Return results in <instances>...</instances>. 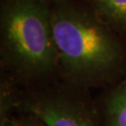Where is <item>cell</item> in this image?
<instances>
[{
	"label": "cell",
	"mask_w": 126,
	"mask_h": 126,
	"mask_svg": "<svg viewBox=\"0 0 126 126\" xmlns=\"http://www.w3.org/2000/svg\"><path fill=\"white\" fill-rule=\"evenodd\" d=\"M0 69L22 88L60 79L50 0H2Z\"/></svg>",
	"instance_id": "cell-2"
},
{
	"label": "cell",
	"mask_w": 126,
	"mask_h": 126,
	"mask_svg": "<svg viewBox=\"0 0 126 126\" xmlns=\"http://www.w3.org/2000/svg\"><path fill=\"white\" fill-rule=\"evenodd\" d=\"M20 86L7 76L0 74V123L16 112Z\"/></svg>",
	"instance_id": "cell-6"
},
{
	"label": "cell",
	"mask_w": 126,
	"mask_h": 126,
	"mask_svg": "<svg viewBox=\"0 0 126 126\" xmlns=\"http://www.w3.org/2000/svg\"><path fill=\"white\" fill-rule=\"evenodd\" d=\"M101 126H126V78L94 99Z\"/></svg>",
	"instance_id": "cell-4"
},
{
	"label": "cell",
	"mask_w": 126,
	"mask_h": 126,
	"mask_svg": "<svg viewBox=\"0 0 126 126\" xmlns=\"http://www.w3.org/2000/svg\"><path fill=\"white\" fill-rule=\"evenodd\" d=\"M0 126H46L38 118L29 114L11 116L0 123Z\"/></svg>",
	"instance_id": "cell-7"
},
{
	"label": "cell",
	"mask_w": 126,
	"mask_h": 126,
	"mask_svg": "<svg viewBox=\"0 0 126 126\" xmlns=\"http://www.w3.org/2000/svg\"><path fill=\"white\" fill-rule=\"evenodd\" d=\"M16 112L33 115L46 126H101L90 91L61 79L20 87Z\"/></svg>",
	"instance_id": "cell-3"
},
{
	"label": "cell",
	"mask_w": 126,
	"mask_h": 126,
	"mask_svg": "<svg viewBox=\"0 0 126 126\" xmlns=\"http://www.w3.org/2000/svg\"><path fill=\"white\" fill-rule=\"evenodd\" d=\"M59 79L90 91L125 79L126 37L97 16L86 1L50 0Z\"/></svg>",
	"instance_id": "cell-1"
},
{
	"label": "cell",
	"mask_w": 126,
	"mask_h": 126,
	"mask_svg": "<svg viewBox=\"0 0 126 126\" xmlns=\"http://www.w3.org/2000/svg\"><path fill=\"white\" fill-rule=\"evenodd\" d=\"M86 2L104 23L126 37V0H86Z\"/></svg>",
	"instance_id": "cell-5"
}]
</instances>
